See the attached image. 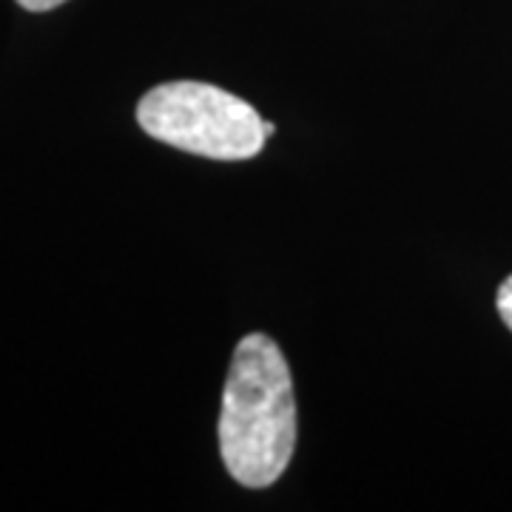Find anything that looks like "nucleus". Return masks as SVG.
<instances>
[{
  "mask_svg": "<svg viewBox=\"0 0 512 512\" xmlns=\"http://www.w3.org/2000/svg\"><path fill=\"white\" fill-rule=\"evenodd\" d=\"M217 433L222 464L242 487H271L288 470L296 447V399L291 367L271 336L248 333L234 350Z\"/></svg>",
  "mask_w": 512,
  "mask_h": 512,
  "instance_id": "obj_1",
  "label": "nucleus"
},
{
  "mask_svg": "<svg viewBox=\"0 0 512 512\" xmlns=\"http://www.w3.org/2000/svg\"><path fill=\"white\" fill-rule=\"evenodd\" d=\"M137 123L165 146L208 160H251L268 140L248 100L197 80L154 86L137 106Z\"/></svg>",
  "mask_w": 512,
  "mask_h": 512,
  "instance_id": "obj_2",
  "label": "nucleus"
},
{
  "mask_svg": "<svg viewBox=\"0 0 512 512\" xmlns=\"http://www.w3.org/2000/svg\"><path fill=\"white\" fill-rule=\"evenodd\" d=\"M495 308H498V316L504 319V325L512 330V274L507 276V279H504V285L498 288Z\"/></svg>",
  "mask_w": 512,
  "mask_h": 512,
  "instance_id": "obj_3",
  "label": "nucleus"
},
{
  "mask_svg": "<svg viewBox=\"0 0 512 512\" xmlns=\"http://www.w3.org/2000/svg\"><path fill=\"white\" fill-rule=\"evenodd\" d=\"M18 3L29 12H49V9H57L60 3H66V0H18Z\"/></svg>",
  "mask_w": 512,
  "mask_h": 512,
  "instance_id": "obj_4",
  "label": "nucleus"
},
{
  "mask_svg": "<svg viewBox=\"0 0 512 512\" xmlns=\"http://www.w3.org/2000/svg\"><path fill=\"white\" fill-rule=\"evenodd\" d=\"M265 134H268V137H271V134H276V126L274 123H268V120H265Z\"/></svg>",
  "mask_w": 512,
  "mask_h": 512,
  "instance_id": "obj_5",
  "label": "nucleus"
}]
</instances>
